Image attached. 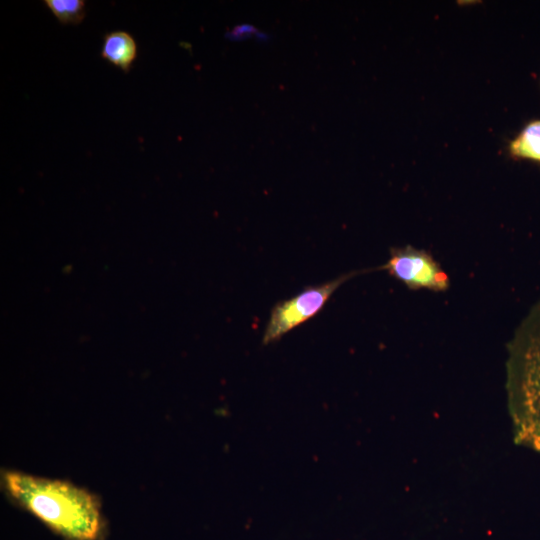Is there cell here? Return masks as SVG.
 Returning a JSON list of instances; mask_svg holds the SVG:
<instances>
[{
	"mask_svg": "<svg viewBox=\"0 0 540 540\" xmlns=\"http://www.w3.org/2000/svg\"><path fill=\"white\" fill-rule=\"evenodd\" d=\"M7 498L63 540H104L106 521L99 497L70 481L3 470Z\"/></svg>",
	"mask_w": 540,
	"mask_h": 540,
	"instance_id": "6da1fadb",
	"label": "cell"
},
{
	"mask_svg": "<svg viewBox=\"0 0 540 540\" xmlns=\"http://www.w3.org/2000/svg\"><path fill=\"white\" fill-rule=\"evenodd\" d=\"M362 272L353 271L317 286L305 288L294 297L277 302L266 324L262 343L269 345L316 316L333 293L347 280Z\"/></svg>",
	"mask_w": 540,
	"mask_h": 540,
	"instance_id": "3957f363",
	"label": "cell"
},
{
	"mask_svg": "<svg viewBox=\"0 0 540 540\" xmlns=\"http://www.w3.org/2000/svg\"><path fill=\"white\" fill-rule=\"evenodd\" d=\"M254 27L249 25H241L235 27L231 32L228 33L229 38L239 40L244 39L247 35H251L254 31Z\"/></svg>",
	"mask_w": 540,
	"mask_h": 540,
	"instance_id": "ba28073f",
	"label": "cell"
},
{
	"mask_svg": "<svg viewBox=\"0 0 540 540\" xmlns=\"http://www.w3.org/2000/svg\"><path fill=\"white\" fill-rule=\"evenodd\" d=\"M380 269L412 290L441 292L450 286L448 274L432 255L410 245L392 248L389 259Z\"/></svg>",
	"mask_w": 540,
	"mask_h": 540,
	"instance_id": "277c9868",
	"label": "cell"
},
{
	"mask_svg": "<svg viewBox=\"0 0 540 540\" xmlns=\"http://www.w3.org/2000/svg\"><path fill=\"white\" fill-rule=\"evenodd\" d=\"M137 53V43L128 32L117 30L104 36L101 57L123 72L130 71Z\"/></svg>",
	"mask_w": 540,
	"mask_h": 540,
	"instance_id": "5b68a950",
	"label": "cell"
},
{
	"mask_svg": "<svg viewBox=\"0 0 540 540\" xmlns=\"http://www.w3.org/2000/svg\"><path fill=\"white\" fill-rule=\"evenodd\" d=\"M45 5L62 24H79L85 17V1L45 0Z\"/></svg>",
	"mask_w": 540,
	"mask_h": 540,
	"instance_id": "52a82bcc",
	"label": "cell"
},
{
	"mask_svg": "<svg viewBox=\"0 0 540 540\" xmlns=\"http://www.w3.org/2000/svg\"><path fill=\"white\" fill-rule=\"evenodd\" d=\"M513 157L540 161V120L529 123L510 143Z\"/></svg>",
	"mask_w": 540,
	"mask_h": 540,
	"instance_id": "8992f818",
	"label": "cell"
},
{
	"mask_svg": "<svg viewBox=\"0 0 540 540\" xmlns=\"http://www.w3.org/2000/svg\"><path fill=\"white\" fill-rule=\"evenodd\" d=\"M507 376L516 439L540 452V303L511 343Z\"/></svg>",
	"mask_w": 540,
	"mask_h": 540,
	"instance_id": "7a4b0ae2",
	"label": "cell"
}]
</instances>
